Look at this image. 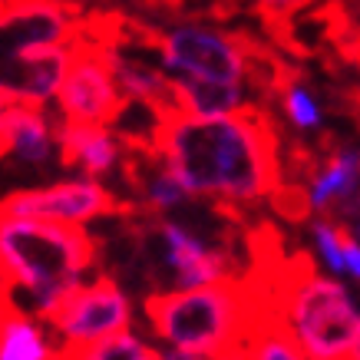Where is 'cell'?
I'll list each match as a JSON object with an SVG mask.
<instances>
[{"mask_svg":"<svg viewBox=\"0 0 360 360\" xmlns=\"http://www.w3.org/2000/svg\"><path fill=\"white\" fill-rule=\"evenodd\" d=\"M153 153L195 202L225 212L258 205L281 192V139L271 112L258 103L208 120L162 112L153 129Z\"/></svg>","mask_w":360,"mask_h":360,"instance_id":"1","label":"cell"},{"mask_svg":"<svg viewBox=\"0 0 360 360\" xmlns=\"http://www.w3.org/2000/svg\"><path fill=\"white\" fill-rule=\"evenodd\" d=\"M221 212L225 208L208 202H188L175 215H142V221H136L126 235V245H120L122 258L99 271L112 274L122 288L136 278L142 297L245 274L235 235L221 229Z\"/></svg>","mask_w":360,"mask_h":360,"instance_id":"2","label":"cell"},{"mask_svg":"<svg viewBox=\"0 0 360 360\" xmlns=\"http://www.w3.org/2000/svg\"><path fill=\"white\" fill-rule=\"evenodd\" d=\"M268 311L262 268L229 281L142 297L149 340L155 347L186 354L188 360H235L251 328Z\"/></svg>","mask_w":360,"mask_h":360,"instance_id":"3","label":"cell"},{"mask_svg":"<svg viewBox=\"0 0 360 360\" xmlns=\"http://www.w3.org/2000/svg\"><path fill=\"white\" fill-rule=\"evenodd\" d=\"M99 271V238L89 229L0 212V297L50 317L77 284Z\"/></svg>","mask_w":360,"mask_h":360,"instance_id":"4","label":"cell"},{"mask_svg":"<svg viewBox=\"0 0 360 360\" xmlns=\"http://www.w3.org/2000/svg\"><path fill=\"white\" fill-rule=\"evenodd\" d=\"M268 307L307 360H360V307L347 281L328 278L297 255L262 268Z\"/></svg>","mask_w":360,"mask_h":360,"instance_id":"5","label":"cell"},{"mask_svg":"<svg viewBox=\"0 0 360 360\" xmlns=\"http://www.w3.org/2000/svg\"><path fill=\"white\" fill-rule=\"evenodd\" d=\"M155 63L165 77L205 79V83H255V70L268 56L241 33L221 30L202 20L172 23L153 33Z\"/></svg>","mask_w":360,"mask_h":360,"instance_id":"6","label":"cell"},{"mask_svg":"<svg viewBox=\"0 0 360 360\" xmlns=\"http://www.w3.org/2000/svg\"><path fill=\"white\" fill-rule=\"evenodd\" d=\"M46 324L63 350L86 347V344L136 328V301L112 274L96 271L56 304Z\"/></svg>","mask_w":360,"mask_h":360,"instance_id":"7","label":"cell"},{"mask_svg":"<svg viewBox=\"0 0 360 360\" xmlns=\"http://www.w3.org/2000/svg\"><path fill=\"white\" fill-rule=\"evenodd\" d=\"M56 120L63 122H96V126H116L129 99L120 93L110 70L106 46L79 27L77 40L70 46L66 73L60 79V89L53 96Z\"/></svg>","mask_w":360,"mask_h":360,"instance_id":"8","label":"cell"},{"mask_svg":"<svg viewBox=\"0 0 360 360\" xmlns=\"http://www.w3.org/2000/svg\"><path fill=\"white\" fill-rule=\"evenodd\" d=\"M0 212L37 221H53V225L89 229L103 219H112L120 212V202L99 179L73 175V179H56L50 186L17 188V192L0 198Z\"/></svg>","mask_w":360,"mask_h":360,"instance_id":"9","label":"cell"},{"mask_svg":"<svg viewBox=\"0 0 360 360\" xmlns=\"http://www.w3.org/2000/svg\"><path fill=\"white\" fill-rule=\"evenodd\" d=\"M357 186H360V153L357 146L340 142L330 146L304 175V188L297 192L301 219H334L357 229Z\"/></svg>","mask_w":360,"mask_h":360,"instance_id":"10","label":"cell"},{"mask_svg":"<svg viewBox=\"0 0 360 360\" xmlns=\"http://www.w3.org/2000/svg\"><path fill=\"white\" fill-rule=\"evenodd\" d=\"M129 146L112 126L56 120V159L63 169H77L86 179H110L122 169Z\"/></svg>","mask_w":360,"mask_h":360,"instance_id":"11","label":"cell"},{"mask_svg":"<svg viewBox=\"0 0 360 360\" xmlns=\"http://www.w3.org/2000/svg\"><path fill=\"white\" fill-rule=\"evenodd\" d=\"M4 122V159H13L20 169L44 172L56 165V120L46 106L7 103L0 106Z\"/></svg>","mask_w":360,"mask_h":360,"instance_id":"12","label":"cell"},{"mask_svg":"<svg viewBox=\"0 0 360 360\" xmlns=\"http://www.w3.org/2000/svg\"><path fill=\"white\" fill-rule=\"evenodd\" d=\"M307 258L321 274L347 281L357 288L360 281V241L357 229L334 219H314L307 221Z\"/></svg>","mask_w":360,"mask_h":360,"instance_id":"13","label":"cell"},{"mask_svg":"<svg viewBox=\"0 0 360 360\" xmlns=\"http://www.w3.org/2000/svg\"><path fill=\"white\" fill-rule=\"evenodd\" d=\"M106 56H110V70L120 93L129 103H139L146 110H153L155 116L162 112H172V83L162 73V66L155 60H142V56L126 53L122 46H106Z\"/></svg>","mask_w":360,"mask_h":360,"instance_id":"14","label":"cell"},{"mask_svg":"<svg viewBox=\"0 0 360 360\" xmlns=\"http://www.w3.org/2000/svg\"><path fill=\"white\" fill-rule=\"evenodd\" d=\"M60 350L44 317L0 297V360H60Z\"/></svg>","mask_w":360,"mask_h":360,"instance_id":"15","label":"cell"},{"mask_svg":"<svg viewBox=\"0 0 360 360\" xmlns=\"http://www.w3.org/2000/svg\"><path fill=\"white\" fill-rule=\"evenodd\" d=\"M172 83V106L175 112L186 116H229L255 106L251 86L245 83H205V79H186V77H169Z\"/></svg>","mask_w":360,"mask_h":360,"instance_id":"16","label":"cell"},{"mask_svg":"<svg viewBox=\"0 0 360 360\" xmlns=\"http://www.w3.org/2000/svg\"><path fill=\"white\" fill-rule=\"evenodd\" d=\"M271 93L278 96L281 116L297 136H317L324 132V106L311 83L301 79L297 73H278L271 79Z\"/></svg>","mask_w":360,"mask_h":360,"instance_id":"17","label":"cell"},{"mask_svg":"<svg viewBox=\"0 0 360 360\" xmlns=\"http://www.w3.org/2000/svg\"><path fill=\"white\" fill-rule=\"evenodd\" d=\"M235 360H307V357H304V350L295 344V338L288 334V328L268 311L251 328V334L245 338Z\"/></svg>","mask_w":360,"mask_h":360,"instance_id":"18","label":"cell"},{"mask_svg":"<svg viewBox=\"0 0 360 360\" xmlns=\"http://www.w3.org/2000/svg\"><path fill=\"white\" fill-rule=\"evenodd\" d=\"M60 360H159V347L136 328L103 338L86 347L60 350Z\"/></svg>","mask_w":360,"mask_h":360,"instance_id":"19","label":"cell"},{"mask_svg":"<svg viewBox=\"0 0 360 360\" xmlns=\"http://www.w3.org/2000/svg\"><path fill=\"white\" fill-rule=\"evenodd\" d=\"M251 7H258V11L264 13V17H271V20H288V17H295L297 11H304V7H311L314 0H248Z\"/></svg>","mask_w":360,"mask_h":360,"instance_id":"20","label":"cell"},{"mask_svg":"<svg viewBox=\"0 0 360 360\" xmlns=\"http://www.w3.org/2000/svg\"><path fill=\"white\" fill-rule=\"evenodd\" d=\"M0 159H4V122H0Z\"/></svg>","mask_w":360,"mask_h":360,"instance_id":"21","label":"cell"},{"mask_svg":"<svg viewBox=\"0 0 360 360\" xmlns=\"http://www.w3.org/2000/svg\"><path fill=\"white\" fill-rule=\"evenodd\" d=\"M172 4H179V0H172Z\"/></svg>","mask_w":360,"mask_h":360,"instance_id":"22","label":"cell"}]
</instances>
